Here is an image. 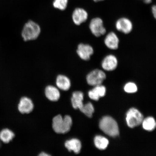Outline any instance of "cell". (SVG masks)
<instances>
[{"instance_id":"1","label":"cell","mask_w":156,"mask_h":156,"mask_svg":"<svg viewBox=\"0 0 156 156\" xmlns=\"http://www.w3.org/2000/svg\"><path fill=\"white\" fill-rule=\"evenodd\" d=\"M73 121L71 117L66 115L63 117L58 114L52 119V127L53 131L58 134H65L71 130Z\"/></svg>"},{"instance_id":"2","label":"cell","mask_w":156,"mask_h":156,"mask_svg":"<svg viewBox=\"0 0 156 156\" xmlns=\"http://www.w3.org/2000/svg\"><path fill=\"white\" fill-rule=\"evenodd\" d=\"M41 27L37 23L33 20H29L23 27L21 35L24 41L36 40L40 36Z\"/></svg>"},{"instance_id":"3","label":"cell","mask_w":156,"mask_h":156,"mask_svg":"<svg viewBox=\"0 0 156 156\" xmlns=\"http://www.w3.org/2000/svg\"><path fill=\"white\" fill-rule=\"evenodd\" d=\"M99 127L105 134L112 137H116L119 133L118 124L110 116L103 117L99 123Z\"/></svg>"},{"instance_id":"4","label":"cell","mask_w":156,"mask_h":156,"mask_svg":"<svg viewBox=\"0 0 156 156\" xmlns=\"http://www.w3.org/2000/svg\"><path fill=\"white\" fill-rule=\"evenodd\" d=\"M143 120V115L135 108L130 109L126 113V122L130 128H133L140 125Z\"/></svg>"},{"instance_id":"5","label":"cell","mask_w":156,"mask_h":156,"mask_svg":"<svg viewBox=\"0 0 156 156\" xmlns=\"http://www.w3.org/2000/svg\"><path fill=\"white\" fill-rule=\"evenodd\" d=\"M106 77V73L102 70L95 69L88 74L86 79L89 85L95 87L101 85Z\"/></svg>"},{"instance_id":"6","label":"cell","mask_w":156,"mask_h":156,"mask_svg":"<svg viewBox=\"0 0 156 156\" xmlns=\"http://www.w3.org/2000/svg\"><path fill=\"white\" fill-rule=\"evenodd\" d=\"M89 27L91 33L97 37L106 34V30L103 25V21L99 17H96L91 20Z\"/></svg>"},{"instance_id":"7","label":"cell","mask_w":156,"mask_h":156,"mask_svg":"<svg viewBox=\"0 0 156 156\" xmlns=\"http://www.w3.org/2000/svg\"><path fill=\"white\" fill-rule=\"evenodd\" d=\"M34 104L32 100L27 97H23L19 99L17 105V110L22 114H28L34 109Z\"/></svg>"},{"instance_id":"8","label":"cell","mask_w":156,"mask_h":156,"mask_svg":"<svg viewBox=\"0 0 156 156\" xmlns=\"http://www.w3.org/2000/svg\"><path fill=\"white\" fill-rule=\"evenodd\" d=\"M94 52L92 47L89 44L81 43L78 45L76 53L82 60L88 61Z\"/></svg>"},{"instance_id":"9","label":"cell","mask_w":156,"mask_h":156,"mask_svg":"<svg viewBox=\"0 0 156 156\" xmlns=\"http://www.w3.org/2000/svg\"><path fill=\"white\" fill-rule=\"evenodd\" d=\"M118 64V59L116 56L114 55L109 54L103 58L101 66L105 71H112L116 69Z\"/></svg>"},{"instance_id":"10","label":"cell","mask_w":156,"mask_h":156,"mask_svg":"<svg viewBox=\"0 0 156 156\" xmlns=\"http://www.w3.org/2000/svg\"><path fill=\"white\" fill-rule=\"evenodd\" d=\"M115 27L119 32L125 34H128L132 32L133 25L129 19L122 17L116 21Z\"/></svg>"},{"instance_id":"11","label":"cell","mask_w":156,"mask_h":156,"mask_svg":"<svg viewBox=\"0 0 156 156\" xmlns=\"http://www.w3.org/2000/svg\"><path fill=\"white\" fill-rule=\"evenodd\" d=\"M88 17L87 12L84 9L77 8L74 10L72 15V19L76 25H80L86 21Z\"/></svg>"},{"instance_id":"12","label":"cell","mask_w":156,"mask_h":156,"mask_svg":"<svg viewBox=\"0 0 156 156\" xmlns=\"http://www.w3.org/2000/svg\"><path fill=\"white\" fill-rule=\"evenodd\" d=\"M44 93L46 98L51 102H57L61 97L59 89L52 85L46 86L44 89Z\"/></svg>"},{"instance_id":"13","label":"cell","mask_w":156,"mask_h":156,"mask_svg":"<svg viewBox=\"0 0 156 156\" xmlns=\"http://www.w3.org/2000/svg\"><path fill=\"white\" fill-rule=\"evenodd\" d=\"M104 43L107 48L112 50L118 49L119 40L114 32H110L106 35L104 40Z\"/></svg>"},{"instance_id":"14","label":"cell","mask_w":156,"mask_h":156,"mask_svg":"<svg viewBox=\"0 0 156 156\" xmlns=\"http://www.w3.org/2000/svg\"><path fill=\"white\" fill-rule=\"evenodd\" d=\"M55 83L58 89L63 91L69 90L71 85V81L69 78L67 76L62 74L56 77Z\"/></svg>"},{"instance_id":"15","label":"cell","mask_w":156,"mask_h":156,"mask_svg":"<svg viewBox=\"0 0 156 156\" xmlns=\"http://www.w3.org/2000/svg\"><path fill=\"white\" fill-rule=\"evenodd\" d=\"M64 145L68 151H73L74 153L78 154L81 151V142L77 138H72L67 140L64 142Z\"/></svg>"},{"instance_id":"16","label":"cell","mask_w":156,"mask_h":156,"mask_svg":"<svg viewBox=\"0 0 156 156\" xmlns=\"http://www.w3.org/2000/svg\"><path fill=\"white\" fill-rule=\"evenodd\" d=\"M83 93L80 91H75L73 93L71 98L72 106L75 109L80 110L83 105Z\"/></svg>"},{"instance_id":"17","label":"cell","mask_w":156,"mask_h":156,"mask_svg":"<svg viewBox=\"0 0 156 156\" xmlns=\"http://www.w3.org/2000/svg\"><path fill=\"white\" fill-rule=\"evenodd\" d=\"M15 134L9 128H5L0 130V141L5 144H8L14 139Z\"/></svg>"},{"instance_id":"18","label":"cell","mask_w":156,"mask_h":156,"mask_svg":"<svg viewBox=\"0 0 156 156\" xmlns=\"http://www.w3.org/2000/svg\"><path fill=\"white\" fill-rule=\"evenodd\" d=\"M106 92V87L101 85L95 86L92 90L90 91L88 95L91 99L97 101L100 97L105 96Z\"/></svg>"},{"instance_id":"19","label":"cell","mask_w":156,"mask_h":156,"mask_svg":"<svg viewBox=\"0 0 156 156\" xmlns=\"http://www.w3.org/2000/svg\"><path fill=\"white\" fill-rule=\"evenodd\" d=\"M94 142L95 146L101 150L106 149L109 144L108 140L106 138L99 136H95Z\"/></svg>"},{"instance_id":"20","label":"cell","mask_w":156,"mask_h":156,"mask_svg":"<svg viewBox=\"0 0 156 156\" xmlns=\"http://www.w3.org/2000/svg\"><path fill=\"white\" fill-rule=\"evenodd\" d=\"M142 124L143 128L147 131H152L156 127L155 121L152 117H148L143 120Z\"/></svg>"},{"instance_id":"21","label":"cell","mask_w":156,"mask_h":156,"mask_svg":"<svg viewBox=\"0 0 156 156\" xmlns=\"http://www.w3.org/2000/svg\"><path fill=\"white\" fill-rule=\"evenodd\" d=\"M94 110L92 104L89 102L85 105H83L82 108L80 110L89 118H91Z\"/></svg>"},{"instance_id":"22","label":"cell","mask_w":156,"mask_h":156,"mask_svg":"<svg viewBox=\"0 0 156 156\" xmlns=\"http://www.w3.org/2000/svg\"><path fill=\"white\" fill-rule=\"evenodd\" d=\"M68 0H54L53 5L55 8L64 11L67 8Z\"/></svg>"},{"instance_id":"23","label":"cell","mask_w":156,"mask_h":156,"mask_svg":"<svg viewBox=\"0 0 156 156\" xmlns=\"http://www.w3.org/2000/svg\"><path fill=\"white\" fill-rule=\"evenodd\" d=\"M124 90L128 93H134L136 92L137 88L135 83H128L125 86Z\"/></svg>"},{"instance_id":"24","label":"cell","mask_w":156,"mask_h":156,"mask_svg":"<svg viewBox=\"0 0 156 156\" xmlns=\"http://www.w3.org/2000/svg\"><path fill=\"white\" fill-rule=\"evenodd\" d=\"M152 12L154 17L156 19V6L154 5L152 7Z\"/></svg>"},{"instance_id":"25","label":"cell","mask_w":156,"mask_h":156,"mask_svg":"<svg viewBox=\"0 0 156 156\" xmlns=\"http://www.w3.org/2000/svg\"><path fill=\"white\" fill-rule=\"evenodd\" d=\"M38 156H51V155L47 153H46L45 152H41L40 154H39Z\"/></svg>"},{"instance_id":"26","label":"cell","mask_w":156,"mask_h":156,"mask_svg":"<svg viewBox=\"0 0 156 156\" xmlns=\"http://www.w3.org/2000/svg\"><path fill=\"white\" fill-rule=\"evenodd\" d=\"M144 2L146 4H150L152 2V0H143Z\"/></svg>"},{"instance_id":"27","label":"cell","mask_w":156,"mask_h":156,"mask_svg":"<svg viewBox=\"0 0 156 156\" xmlns=\"http://www.w3.org/2000/svg\"><path fill=\"white\" fill-rule=\"evenodd\" d=\"M104 1V0H93V1L95 2H100V1Z\"/></svg>"}]
</instances>
